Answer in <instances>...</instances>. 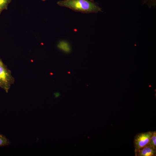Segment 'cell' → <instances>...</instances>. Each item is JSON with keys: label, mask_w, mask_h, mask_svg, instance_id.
Returning a JSON list of instances; mask_svg holds the SVG:
<instances>
[{"label": "cell", "mask_w": 156, "mask_h": 156, "mask_svg": "<svg viewBox=\"0 0 156 156\" xmlns=\"http://www.w3.org/2000/svg\"><path fill=\"white\" fill-rule=\"evenodd\" d=\"M14 82V79L11 71L0 58V88L8 93L11 86Z\"/></svg>", "instance_id": "7a4b0ae2"}, {"label": "cell", "mask_w": 156, "mask_h": 156, "mask_svg": "<svg viewBox=\"0 0 156 156\" xmlns=\"http://www.w3.org/2000/svg\"><path fill=\"white\" fill-rule=\"evenodd\" d=\"M57 47L59 49L66 53H68L70 50V47L68 44L64 41L60 42Z\"/></svg>", "instance_id": "5b68a950"}, {"label": "cell", "mask_w": 156, "mask_h": 156, "mask_svg": "<svg viewBox=\"0 0 156 156\" xmlns=\"http://www.w3.org/2000/svg\"><path fill=\"white\" fill-rule=\"evenodd\" d=\"M11 1V0H0V15L3 10L7 9Z\"/></svg>", "instance_id": "8992f818"}, {"label": "cell", "mask_w": 156, "mask_h": 156, "mask_svg": "<svg viewBox=\"0 0 156 156\" xmlns=\"http://www.w3.org/2000/svg\"><path fill=\"white\" fill-rule=\"evenodd\" d=\"M57 4L83 13H97L102 11L98 4L93 0H64L58 1Z\"/></svg>", "instance_id": "6da1fadb"}, {"label": "cell", "mask_w": 156, "mask_h": 156, "mask_svg": "<svg viewBox=\"0 0 156 156\" xmlns=\"http://www.w3.org/2000/svg\"><path fill=\"white\" fill-rule=\"evenodd\" d=\"M142 3L149 8L155 7L156 6V0H141Z\"/></svg>", "instance_id": "ba28073f"}, {"label": "cell", "mask_w": 156, "mask_h": 156, "mask_svg": "<svg viewBox=\"0 0 156 156\" xmlns=\"http://www.w3.org/2000/svg\"><path fill=\"white\" fill-rule=\"evenodd\" d=\"M149 146H152L156 148V131H153L149 144Z\"/></svg>", "instance_id": "9c48e42d"}, {"label": "cell", "mask_w": 156, "mask_h": 156, "mask_svg": "<svg viewBox=\"0 0 156 156\" xmlns=\"http://www.w3.org/2000/svg\"><path fill=\"white\" fill-rule=\"evenodd\" d=\"M153 131L141 133L137 134L134 140L135 151L146 146L149 144Z\"/></svg>", "instance_id": "3957f363"}, {"label": "cell", "mask_w": 156, "mask_h": 156, "mask_svg": "<svg viewBox=\"0 0 156 156\" xmlns=\"http://www.w3.org/2000/svg\"><path fill=\"white\" fill-rule=\"evenodd\" d=\"M136 156H155L156 148L148 145L140 149L135 151Z\"/></svg>", "instance_id": "277c9868"}, {"label": "cell", "mask_w": 156, "mask_h": 156, "mask_svg": "<svg viewBox=\"0 0 156 156\" xmlns=\"http://www.w3.org/2000/svg\"><path fill=\"white\" fill-rule=\"evenodd\" d=\"M10 144L8 139L4 135L0 134V147L7 146Z\"/></svg>", "instance_id": "52a82bcc"}]
</instances>
